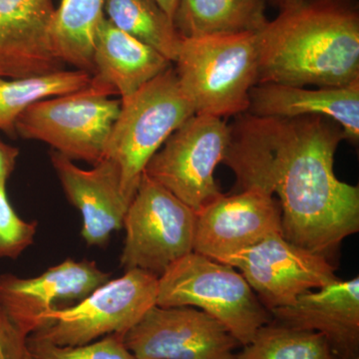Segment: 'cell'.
Wrapping results in <instances>:
<instances>
[{"instance_id":"cell-1","label":"cell","mask_w":359,"mask_h":359,"mask_svg":"<svg viewBox=\"0 0 359 359\" xmlns=\"http://www.w3.org/2000/svg\"><path fill=\"white\" fill-rule=\"evenodd\" d=\"M231 126L223 163L241 191L276 196L283 236L327 257L359 231V187L340 181L334 156L344 132L323 116L259 117L244 113Z\"/></svg>"},{"instance_id":"cell-2","label":"cell","mask_w":359,"mask_h":359,"mask_svg":"<svg viewBox=\"0 0 359 359\" xmlns=\"http://www.w3.org/2000/svg\"><path fill=\"white\" fill-rule=\"evenodd\" d=\"M257 32V83L341 87L359 80V13L351 0H287Z\"/></svg>"},{"instance_id":"cell-3","label":"cell","mask_w":359,"mask_h":359,"mask_svg":"<svg viewBox=\"0 0 359 359\" xmlns=\"http://www.w3.org/2000/svg\"><path fill=\"white\" fill-rule=\"evenodd\" d=\"M174 63L196 114L224 119L249 109L259 74L257 33L183 37Z\"/></svg>"},{"instance_id":"cell-4","label":"cell","mask_w":359,"mask_h":359,"mask_svg":"<svg viewBox=\"0 0 359 359\" xmlns=\"http://www.w3.org/2000/svg\"><path fill=\"white\" fill-rule=\"evenodd\" d=\"M180 86L173 66L121 99L111 129L105 158L119 168L125 197L132 202L149 161L170 136L195 115Z\"/></svg>"},{"instance_id":"cell-5","label":"cell","mask_w":359,"mask_h":359,"mask_svg":"<svg viewBox=\"0 0 359 359\" xmlns=\"http://www.w3.org/2000/svg\"><path fill=\"white\" fill-rule=\"evenodd\" d=\"M156 306L199 309L222 323L242 346L273 320L237 269L195 252L160 276Z\"/></svg>"},{"instance_id":"cell-6","label":"cell","mask_w":359,"mask_h":359,"mask_svg":"<svg viewBox=\"0 0 359 359\" xmlns=\"http://www.w3.org/2000/svg\"><path fill=\"white\" fill-rule=\"evenodd\" d=\"M116 91L92 76L86 88L32 104L20 116L15 133L44 142L71 161L96 165L105 158L111 129L121 100Z\"/></svg>"},{"instance_id":"cell-7","label":"cell","mask_w":359,"mask_h":359,"mask_svg":"<svg viewBox=\"0 0 359 359\" xmlns=\"http://www.w3.org/2000/svg\"><path fill=\"white\" fill-rule=\"evenodd\" d=\"M159 278L142 269L108 280L79 304L54 309L29 337L60 346L91 344L110 334L124 335L157 304Z\"/></svg>"},{"instance_id":"cell-8","label":"cell","mask_w":359,"mask_h":359,"mask_svg":"<svg viewBox=\"0 0 359 359\" xmlns=\"http://www.w3.org/2000/svg\"><path fill=\"white\" fill-rule=\"evenodd\" d=\"M195 223L193 209L143 174L123 224L121 266L160 278L193 252Z\"/></svg>"},{"instance_id":"cell-9","label":"cell","mask_w":359,"mask_h":359,"mask_svg":"<svg viewBox=\"0 0 359 359\" xmlns=\"http://www.w3.org/2000/svg\"><path fill=\"white\" fill-rule=\"evenodd\" d=\"M230 141L231 126L223 118L193 115L151 158L143 174L200 211L223 194L215 171Z\"/></svg>"},{"instance_id":"cell-10","label":"cell","mask_w":359,"mask_h":359,"mask_svg":"<svg viewBox=\"0 0 359 359\" xmlns=\"http://www.w3.org/2000/svg\"><path fill=\"white\" fill-rule=\"evenodd\" d=\"M221 263L230 264L244 276L269 313L339 278L330 259L297 247L283 233L264 238Z\"/></svg>"},{"instance_id":"cell-11","label":"cell","mask_w":359,"mask_h":359,"mask_svg":"<svg viewBox=\"0 0 359 359\" xmlns=\"http://www.w3.org/2000/svg\"><path fill=\"white\" fill-rule=\"evenodd\" d=\"M123 342L137 359H235L241 346L222 323L192 306H153Z\"/></svg>"},{"instance_id":"cell-12","label":"cell","mask_w":359,"mask_h":359,"mask_svg":"<svg viewBox=\"0 0 359 359\" xmlns=\"http://www.w3.org/2000/svg\"><path fill=\"white\" fill-rule=\"evenodd\" d=\"M276 233L283 230L276 197L259 189L222 194L196 212L193 252L222 262Z\"/></svg>"},{"instance_id":"cell-13","label":"cell","mask_w":359,"mask_h":359,"mask_svg":"<svg viewBox=\"0 0 359 359\" xmlns=\"http://www.w3.org/2000/svg\"><path fill=\"white\" fill-rule=\"evenodd\" d=\"M94 262L66 259L35 278L0 276V302L21 330L32 335L61 301H82L110 280Z\"/></svg>"},{"instance_id":"cell-14","label":"cell","mask_w":359,"mask_h":359,"mask_svg":"<svg viewBox=\"0 0 359 359\" xmlns=\"http://www.w3.org/2000/svg\"><path fill=\"white\" fill-rule=\"evenodd\" d=\"M51 163L66 197L81 214L82 238L87 245L104 247L111 233L123 228L131 204L123 193L119 168L104 158L92 169H81L56 151Z\"/></svg>"},{"instance_id":"cell-15","label":"cell","mask_w":359,"mask_h":359,"mask_svg":"<svg viewBox=\"0 0 359 359\" xmlns=\"http://www.w3.org/2000/svg\"><path fill=\"white\" fill-rule=\"evenodd\" d=\"M52 0H0V78H25L63 70L51 32Z\"/></svg>"},{"instance_id":"cell-16","label":"cell","mask_w":359,"mask_h":359,"mask_svg":"<svg viewBox=\"0 0 359 359\" xmlns=\"http://www.w3.org/2000/svg\"><path fill=\"white\" fill-rule=\"evenodd\" d=\"M271 314L280 325L323 335L339 359L359 358L358 276L304 292Z\"/></svg>"},{"instance_id":"cell-17","label":"cell","mask_w":359,"mask_h":359,"mask_svg":"<svg viewBox=\"0 0 359 359\" xmlns=\"http://www.w3.org/2000/svg\"><path fill=\"white\" fill-rule=\"evenodd\" d=\"M259 117L323 116L337 123L344 140L359 141V80L341 87L309 89L292 85L257 84L247 112Z\"/></svg>"},{"instance_id":"cell-18","label":"cell","mask_w":359,"mask_h":359,"mask_svg":"<svg viewBox=\"0 0 359 359\" xmlns=\"http://www.w3.org/2000/svg\"><path fill=\"white\" fill-rule=\"evenodd\" d=\"M93 76L109 85L121 99L171 67L172 62L147 44L139 41L104 18L97 30Z\"/></svg>"},{"instance_id":"cell-19","label":"cell","mask_w":359,"mask_h":359,"mask_svg":"<svg viewBox=\"0 0 359 359\" xmlns=\"http://www.w3.org/2000/svg\"><path fill=\"white\" fill-rule=\"evenodd\" d=\"M266 0H179L174 25L182 37L259 32Z\"/></svg>"},{"instance_id":"cell-20","label":"cell","mask_w":359,"mask_h":359,"mask_svg":"<svg viewBox=\"0 0 359 359\" xmlns=\"http://www.w3.org/2000/svg\"><path fill=\"white\" fill-rule=\"evenodd\" d=\"M105 0H61L55 11L51 39L63 63L93 75L94 43L105 18Z\"/></svg>"},{"instance_id":"cell-21","label":"cell","mask_w":359,"mask_h":359,"mask_svg":"<svg viewBox=\"0 0 359 359\" xmlns=\"http://www.w3.org/2000/svg\"><path fill=\"white\" fill-rule=\"evenodd\" d=\"M104 13L116 27L176 61L183 37L155 0H105Z\"/></svg>"},{"instance_id":"cell-22","label":"cell","mask_w":359,"mask_h":359,"mask_svg":"<svg viewBox=\"0 0 359 359\" xmlns=\"http://www.w3.org/2000/svg\"><path fill=\"white\" fill-rule=\"evenodd\" d=\"M91 80V73L78 69L13 79L0 78V130L15 134L16 121L32 104L86 88Z\"/></svg>"},{"instance_id":"cell-23","label":"cell","mask_w":359,"mask_h":359,"mask_svg":"<svg viewBox=\"0 0 359 359\" xmlns=\"http://www.w3.org/2000/svg\"><path fill=\"white\" fill-rule=\"evenodd\" d=\"M235 359H339L318 332L297 330L271 320L235 354Z\"/></svg>"},{"instance_id":"cell-24","label":"cell","mask_w":359,"mask_h":359,"mask_svg":"<svg viewBox=\"0 0 359 359\" xmlns=\"http://www.w3.org/2000/svg\"><path fill=\"white\" fill-rule=\"evenodd\" d=\"M27 346L29 359H137L125 346L123 335L117 334L79 346H56L28 337Z\"/></svg>"},{"instance_id":"cell-25","label":"cell","mask_w":359,"mask_h":359,"mask_svg":"<svg viewBox=\"0 0 359 359\" xmlns=\"http://www.w3.org/2000/svg\"><path fill=\"white\" fill-rule=\"evenodd\" d=\"M36 222H25L7 199L6 187H0V259H16L34 243Z\"/></svg>"},{"instance_id":"cell-26","label":"cell","mask_w":359,"mask_h":359,"mask_svg":"<svg viewBox=\"0 0 359 359\" xmlns=\"http://www.w3.org/2000/svg\"><path fill=\"white\" fill-rule=\"evenodd\" d=\"M28 337L0 302V359H29Z\"/></svg>"},{"instance_id":"cell-27","label":"cell","mask_w":359,"mask_h":359,"mask_svg":"<svg viewBox=\"0 0 359 359\" xmlns=\"http://www.w3.org/2000/svg\"><path fill=\"white\" fill-rule=\"evenodd\" d=\"M20 150L0 141V187H6L7 180L15 168Z\"/></svg>"},{"instance_id":"cell-28","label":"cell","mask_w":359,"mask_h":359,"mask_svg":"<svg viewBox=\"0 0 359 359\" xmlns=\"http://www.w3.org/2000/svg\"><path fill=\"white\" fill-rule=\"evenodd\" d=\"M155 1L174 21L175 13H176L179 0H155Z\"/></svg>"},{"instance_id":"cell-29","label":"cell","mask_w":359,"mask_h":359,"mask_svg":"<svg viewBox=\"0 0 359 359\" xmlns=\"http://www.w3.org/2000/svg\"><path fill=\"white\" fill-rule=\"evenodd\" d=\"M271 4H276V6H280L283 2L287 1V0H269Z\"/></svg>"},{"instance_id":"cell-30","label":"cell","mask_w":359,"mask_h":359,"mask_svg":"<svg viewBox=\"0 0 359 359\" xmlns=\"http://www.w3.org/2000/svg\"><path fill=\"white\" fill-rule=\"evenodd\" d=\"M355 359H359V358H355Z\"/></svg>"}]
</instances>
